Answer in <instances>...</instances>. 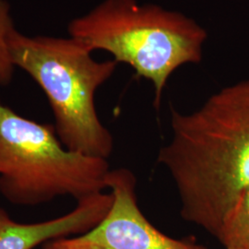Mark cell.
I'll list each match as a JSON object with an SVG mask.
<instances>
[{
	"label": "cell",
	"instance_id": "277c9868",
	"mask_svg": "<svg viewBox=\"0 0 249 249\" xmlns=\"http://www.w3.org/2000/svg\"><path fill=\"white\" fill-rule=\"evenodd\" d=\"M107 159L66 148L53 124L18 115L0 98V193L9 203L36 206L104 192Z\"/></svg>",
	"mask_w": 249,
	"mask_h": 249
},
{
	"label": "cell",
	"instance_id": "3957f363",
	"mask_svg": "<svg viewBox=\"0 0 249 249\" xmlns=\"http://www.w3.org/2000/svg\"><path fill=\"white\" fill-rule=\"evenodd\" d=\"M10 50L15 67L45 92L63 145L89 156L109 158L114 139L99 118L94 97L116 71L117 63L96 61L90 50L71 36H29L16 31Z\"/></svg>",
	"mask_w": 249,
	"mask_h": 249
},
{
	"label": "cell",
	"instance_id": "5b68a950",
	"mask_svg": "<svg viewBox=\"0 0 249 249\" xmlns=\"http://www.w3.org/2000/svg\"><path fill=\"white\" fill-rule=\"evenodd\" d=\"M107 187L113 200L97 225L79 236L51 241L44 249H207L170 237L145 218L138 205L136 178L130 170H110Z\"/></svg>",
	"mask_w": 249,
	"mask_h": 249
},
{
	"label": "cell",
	"instance_id": "ba28073f",
	"mask_svg": "<svg viewBox=\"0 0 249 249\" xmlns=\"http://www.w3.org/2000/svg\"><path fill=\"white\" fill-rule=\"evenodd\" d=\"M7 0H0V85H8L12 80L15 65L10 50V41L16 32Z\"/></svg>",
	"mask_w": 249,
	"mask_h": 249
},
{
	"label": "cell",
	"instance_id": "6da1fadb",
	"mask_svg": "<svg viewBox=\"0 0 249 249\" xmlns=\"http://www.w3.org/2000/svg\"><path fill=\"white\" fill-rule=\"evenodd\" d=\"M169 142L157 162L178 192L181 217L216 238L249 189V80L224 87L190 113L171 110Z\"/></svg>",
	"mask_w": 249,
	"mask_h": 249
},
{
	"label": "cell",
	"instance_id": "52a82bcc",
	"mask_svg": "<svg viewBox=\"0 0 249 249\" xmlns=\"http://www.w3.org/2000/svg\"><path fill=\"white\" fill-rule=\"evenodd\" d=\"M216 238L224 249H249V189L225 214Z\"/></svg>",
	"mask_w": 249,
	"mask_h": 249
},
{
	"label": "cell",
	"instance_id": "8992f818",
	"mask_svg": "<svg viewBox=\"0 0 249 249\" xmlns=\"http://www.w3.org/2000/svg\"><path fill=\"white\" fill-rule=\"evenodd\" d=\"M111 193L101 192L77 201L69 213L42 223H19L0 208V249H34L39 245L84 233L97 225L112 204Z\"/></svg>",
	"mask_w": 249,
	"mask_h": 249
},
{
	"label": "cell",
	"instance_id": "7a4b0ae2",
	"mask_svg": "<svg viewBox=\"0 0 249 249\" xmlns=\"http://www.w3.org/2000/svg\"><path fill=\"white\" fill-rule=\"evenodd\" d=\"M69 35L91 52L111 53L154 88V107L171 75L186 64L202 60L207 32L183 13L137 0H104L87 14L74 18Z\"/></svg>",
	"mask_w": 249,
	"mask_h": 249
}]
</instances>
